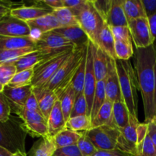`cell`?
<instances>
[{
    "label": "cell",
    "instance_id": "5",
    "mask_svg": "<svg viewBox=\"0 0 156 156\" xmlns=\"http://www.w3.org/2000/svg\"><path fill=\"white\" fill-rule=\"evenodd\" d=\"M71 10L76 16L79 25L86 34L89 41L96 47L99 34L106 21L94 7L93 1L87 0L85 4Z\"/></svg>",
    "mask_w": 156,
    "mask_h": 156
},
{
    "label": "cell",
    "instance_id": "34",
    "mask_svg": "<svg viewBox=\"0 0 156 156\" xmlns=\"http://www.w3.org/2000/svg\"><path fill=\"white\" fill-rule=\"evenodd\" d=\"M37 50L36 47L16 49V50H0V64L2 63H14L18 59L25 56L27 53Z\"/></svg>",
    "mask_w": 156,
    "mask_h": 156
},
{
    "label": "cell",
    "instance_id": "37",
    "mask_svg": "<svg viewBox=\"0 0 156 156\" xmlns=\"http://www.w3.org/2000/svg\"><path fill=\"white\" fill-rule=\"evenodd\" d=\"M34 77V69L18 72L8 85L10 87H24L31 85Z\"/></svg>",
    "mask_w": 156,
    "mask_h": 156
},
{
    "label": "cell",
    "instance_id": "16",
    "mask_svg": "<svg viewBox=\"0 0 156 156\" xmlns=\"http://www.w3.org/2000/svg\"><path fill=\"white\" fill-rule=\"evenodd\" d=\"M65 128H66V121L64 118L60 102L58 100L47 119V136L53 138Z\"/></svg>",
    "mask_w": 156,
    "mask_h": 156
},
{
    "label": "cell",
    "instance_id": "21",
    "mask_svg": "<svg viewBox=\"0 0 156 156\" xmlns=\"http://www.w3.org/2000/svg\"><path fill=\"white\" fill-rule=\"evenodd\" d=\"M124 0H111V6L106 19L107 24L110 27L128 26L124 10H123Z\"/></svg>",
    "mask_w": 156,
    "mask_h": 156
},
{
    "label": "cell",
    "instance_id": "13",
    "mask_svg": "<svg viewBox=\"0 0 156 156\" xmlns=\"http://www.w3.org/2000/svg\"><path fill=\"white\" fill-rule=\"evenodd\" d=\"M105 92L106 99L112 102L123 99L116 66V60L111 58H109L108 74L105 79Z\"/></svg>",
    "mask_w": 156,
    "mask_h": 156
},
{
    "label": "cell",
    "instance_id": "59",
    "mask_svg": "<svg viewBox=\"0 0 156 156\" xmlns=\"http://www.w3.org/2000/svg\"><path fill=\"white\" fill-rule=\"evenodd\" d=\"M4 15H2V14H0V19H1V18H2V17L4 16Z\"/></svg>",
    "mask_w": 156,
    "mask_h": 156
},
{
    "label": "cell",
    "instance_id": "39",
    "mask_svg": "<svg viewBox=\"0 0 156 156\" xmlns=\"http://www.w3.org/2000/svg\"><path fill=\"white\" fill-rule=\"evenodd\" d=\"M79 115L88 116V103H87L86 98H85V94H84V91L76 96L74 106H73V111H72L70 117H73Z\"/></svg>",
    "mask_w": 156,
    "mask_h": 156
},
{
    "label": "cell",
    "instance_id": "17",
    "mask_svg": "<svg viewBox=\"0 0 156 156\" xmlns=\"http://www.w3.org/2000/svg\"><path fill=\"white\" fill-rule=\"evenodd\" d=\"M53 10L41 6H19L11 9L10 15L27 22L52 13Z\"/></svg>",
    "mask_w": 156,
    "mask_h": 156
},
{
    "label": "cell",
    "instance_id": "18",
    "mask_svg": "<svg viewBox=\"0 0 156 156\" xmlns=\"http://www.w3.org/2000/svg\"><path fill=\"white\" fill-rule=\"evenodd\" d=\"M73 43L77 48H82L89 42L88 36L81 27H61L53 30Z\"/></svg>",
    "mask_w": 156,
    "mask_h": 156
},
{
    "label": "cell",
    "instance_id": "36",
    "mask_svg": "<svg viewBox=\"0 0 156 156\" xmlns=\"http://www.w3.org/2000/svg\"><path fill=\"white\" fill-rule=\"evenodd\" d=\"M133 42L115 41V53L117 59L120 60H129L134 55Z\"/></svg>",
    "mask_w": 156,
    "mask_h": 156
},
{
    "label": "cell",
    "instance_id": "23",
    "mask_svg": "<svg viewBox=\"0 0 156 156\" xmlns=\"http://www.w3.org/2000/svg\"><path fill=\"white\" fill-rule=\"evenodd\" d=\"M56 149L57 148L51 137H41L34 144L27 156H54Z\"/></svg>",
    "mask_w": 156,
    "mask_h": 156
},
{
    "label": "cell",
    "instance_id": "57",
    "mask_svg": "<svg viewBox=\"0 0 156 156\" xmlns=\"http://www.w3.org/2000/svg\"><path fill=\"white\" fill-rule=\"evenodd\" d=\"M4 87H5L4 85H2L1 83H0V93L3 91V90H4Z\"/></svg>",
    "mask_w": 156,
    "mask_h": 156
},
{
    "label": "cell",
    "instance_id": "45",
    "mask_svg": "<svg viewBox=\"0 0 156 156\" xmlns=\"http://www.w3.org/2000/svg\"><path fill=\"white\" fill-rule=\"evenodd\" d=\"M54 156H82L77 144L56 149Z\"/></svg>",
    "mask_w": 156,
    "mask_h": 156
},
{
    "label": "cell",
    "instance_id": "12",
    "mask_svg": "<svg viewBox=\"0 0 156 156\" xmlns=\"http://www.w3.org/2000/svg\"><path fill=\"white\" fill-rule=\"evenodd\" d=\"M32 31L27 22L9 14L0 19V36L31 37Z\"/></svg>",
    "mask_w": 156,
    "mask_h": 156
},
{
    "label": "cell",
    "instance_id": "38",
    "mask_svg": "<svg viewBox=\"0 0 156 156\" xmlns=\"http://www.w3.org/2000/svg\"><path fill=\"white\" fill-rule=\"evenodd\" d=\"M17 73V68L14 63L0 64V83L4 86L8 85Z\"/></svg>",
    "mask_w": 156,
    "mask_h": 156
},
{
    "label": "cell",
    "instance_id": "2",
    "mask_svg": "<svg viewBox=\"0 0 156 156\" xmlns=\"http://www.w3.org/2000/svg\"><path fill=\"white\" fill-rule=\"evenodd\" d=\"M116 66L123 101L129 110V114L138 117L137 88H139V87L134 68L129 59H117Z\"/></svg>",
    "mask_w": 156,
    "mask_h": 156
},
{
    "label": "cell",
    "instance_id": "44",
    "mask_svg": "<svg viewBox=\"0 0 156 156\" xmlns=\"http://www.w3.org/2000/svg\"><path fill=\"white\" fill-rule=\"evenodd\" d=\"M93 4L98 12L101 14V15L106 21L107 17L111 6V0H95L93 1Z\"/></svg>",
    "mask_w": 156,
    "mask_h": 156
},
{
    "label": "cell",
    "instance_id": "35",
    "mask_svg": "<svg viewBox=\"0 0 156 156\" xmlns=\"http://www.w3.org/2000/svg\"><path fill=\"white\" fill-rule=\"evenodd\" d=\"M86 53L82 59V62L79 65L73 82V86L75 90L76 96L84 91V84H85V70H86Z\"/></svg>",
    "mask_w": 156,
    "mask_h": 156
},
{
    "label": "cell",
    "instance_id": "33",
    "mask_svg": "<svg viewBox=\"0 0 156 156\" xmlns=\"http://www.w3.org/2000/svg\"><path fill=\"white\" fill-rule=\"evenodd\" d=\"M66 128L75 132H86L92 128L91 120L87 115L70 117L66 122Z\"/></svg>",
    "mask_w": 156,
    "mask_h": 156
},
{
    "label": "cell",
    "instance_id": "42",
    "mask_svg": "<svg viewBox=\"0 0 156 156\" xmlns=\"http://www.w3.org/2000/svg\"><path fill=\"white\" fill-rule=\"evenodd\" d=\"M110 27V26H109ZM115 41H123L127 42H133L132 37L128 26H118L110 27Z\"/></svg>",
    "mask_w": 156,
    "mask_h": 156
},
{
    "label": "cell",
    "instance_id": "27",
    "mask_svg": "<svg viewBox=\"0 0 156 156\" xmlns=\"http://www.w3.org/2000/svg\"><path fill=\"white\" fill-rule=\"evenodd\" d=\"M44 60V55L38 50H35L18 59L16 62H14V64L16 66L17 71L21 72L30 69H34L37 65Z\"/></svg>",
    "mask_w": 156,
    "mask_h": 156
},
{
    "label": "cell",
    "instance_id": "24",
    "mask_svg": "<svg viewBox=\"0 0 156 156\" xmlns=\"http://www.w3.org/2000/svg\"><path fill=\"white\" fill-rule=\"evenodd\" d=\"M113 105L114 102L106 99L97 115L91 120L92 128L101 126H114L113 123Z\"/></svg>",
    "mask_w": 156,
    "mask_h": 156
},
{
    "label": "cell",
    "instance_id": "31",
    "mask_svg": "<svg viewBox=\"0 0 156 156\" xmlns=\"http://www.w3.org/2000/svg\"><path fill=\"white\" fill-rule=\"evenodd\" d=\"M105 78L104 80L97 82L96 84L95 91H94V98H93L92 105H91V114L90 118L92 120L97 115L98 112L104 105L106 101V92H105Z\"/></svg>",
    "mask_w": 156,
    "mask_h": 156
},
{
    "label": "cell",
    "instance_id": "30",
    "mask_svg": "<svg viewBox=\"0 0 156 156\" xmlns=\"http://www.w3.org/2000/svg\"><path fill=\"white\" fill-rule=\"evenodd\" d=\"M76 92H75L74 88H73V84L59 98V101L60 102L61 108H62V111L63 113L64 118H65L66 122L70 118L73 106H74L75 101H76Z\"/></svg>",
    "mask_w": 156,
    "mask_h": 156
},
{
    "label": "cell",
    "instance_id": "28",
    "mask_svg": "<svg viewBox=\"0 0 156 156\" xmlns=\"http://www.w3.org/2000/svg\"><path fill=\"white\" fill-rule=\"evenodd\" d=\"M81 136H82V132H75V131L65 128L63 130L56 134L52 139H53L56 148L60 149V148L77 144Z\"/></svg>",
    "mask_w": 156,
    "mask_h": 156
},
{
    "label": "cell",
    "instance_id": "6",
    "mask_svg": "<svg viewBox=\"0 0 156 156\" xmlns=\"http://www.w3.org/2000/svg\"><path fill=\"white\" fill-rule=\"evenodd\" d=\"M74 50L63 52L37 65L34 69L31 83L33 88H45L61 66L71 56Z\"/></svg>",
    "mask_w": 156,
    "mask_h": 156
},
{
    "label": "cell",
    "instance_id": "9",
    "mask_svg": "<svg viewBox=\"0 0 156 156\" xmlns=\"http://www.w3.org/2000/svg\"><path fill=\"white\" fill-rule=\"evenodd\" d=\"M128 27L136 48H146L153 45L155 40L151 32L147 18L128 21Z\"/></svg>",
    "mask_w": 156,
    "mask_h": 156
},
{
    "label": "cell",
    "instance_id": "41",
    "mask_svg": "<svg viewBox=\"0 0 156 156\" xmlns=\"http://www.w3.org/2000/svg\"><path fill=\"white\" fill-rule=\"evenodd\" d=\"M137 155L136 156H155L156 149L152 139L150 138L148 133L147 136L141 143L136 146Z\"/></svg>",
    "mask_w": 156,
    "mask_h": 156
},
{
    "label": "cell",
    "instance_id": "14",
    "mask_svg": "<svg viewBox=\"0 0 156 156\" xmlns=\"http://www.w3.org/2000/svg\"><path fill=\"white\" fill-rule=\"evenodd\" d=\"M2 93L5 96L10 105L12 111L18 108H24L27 99L33 93V86L27 85L24 87H4Z\"/></svg>",
    "mask_w": 156,
    "mask_h": 156
},
{
    "label": "cell",
    "instance_id": "53",
    "mask_svg": "<svg viewBox=\"0 0 156 156\" xmlns=\"http://www.w3.org/2000/svg\"><path fill=\"white\" fill-rule=\"evenodd\" d=\"M148 20H149V27H150L151 32H152V34L153 36L154 40H155L154 45H156V14L152 15V16L149 17V18H148Z\"/></svg>",
    "mask_w": 156,
    "mask_h": 156
},
{
    "label": "cell",
    "instance_id": "7",
    "mask_svg": "<svg viewBox=\"0 0 156 156\" xmlns=\"http://www.w3.org/2000/svg\"><path fill=\"white\" fill-rule=\"evenodd\" d=\"M77 47L72 42L53 30L40 34L36 41L37 50L44 56V60Z\"/></svg>",
    "mask_w": 156,
    "mask_h": 156
},
{
    "label": "cell",
    "instance_id": "15",
    "mask_svg": "<svg viewBox=\"0 0 156 156\" xmlns=\"http://www.w3.org/2000/svg\"><path fill=\"white\" fill-rule=\"evenodd\" d=\"M34 94L39 105L40 111L45 119H48L55 104L58 101L56 94L47 88H33Z\"/></svg>",
    "mask_w": 156,
    "mask_h": 156
},
{
    "label": "cell",
    "instance_id": "20",
    "mask_svg": "<svg viewBox=\"0 0 156 156\" xmlns=\"http://www.w3.org/2000/svg\"><path fill=\"white\" fill-rule=\"evenodd\" d=\"M36 47V40L32 37L0 36V50Z\"/></svg>",
    "mask_w": 156,
    "mask_h": 156
},
{
    "label": "cell",
    "instance_id": "40",
    "mask_svg": "<svg viewBox=\"0 0 156 156\" xmlns=\"http://www.w3.org/2000/svg\"><path fill=\"white\" fill-rule=\"evenodd\" d=\"M77 146L82 156H93L98 151L86 136L85 132H82V136L78 141Z\"/></svg>",
    "mask_w": 156,
    "mask_h": 156
},
{
    "label": "cell",
    "instance_id": "32",
    "mask_svg": "<svg viewBox=\"0 0 156 156\" xmlns=\"http://www.w3.org/2000/svg\"><path fill=\"white\" fill-rule=\"evenodd\" d=\"M52 14L56 17L61 27H80L76 16L68 8L63 7L53 10Z\"/></svg>",
    "mask_w": 156,
    "mask_h": 156
},
{
    "label": "cell",
    "instance_id": "55",
    "mask_svg": "<svg viewBox=\"0 0 156 156\" xmlns=\"http://www.w3.org/2000/svg\"><path fill=\"white\" fill-rule=\"evenodd\" d=\"M12 153L5 148L0 146V156H12Z\"/></svg>",
    "mask_w": 156,
    "mask_h": 156
},
{
    "label": "cell",
    "instance_id": "43",
    "mask_svg": "<svg viewBox=\"0 0 156 156\" xmlns=\"http://www.w3.org/2000/svg\"><path fill=\"white\" fill-rule=\"evenodd\" d=\"M10 105L5 96L2 92L0 93V121L6 122L9 120L11 117Z\"/></svg>",
    "mask_w": 156,
    "mask_h": 156
},
{
    "label": "cell",
    "instance_id": "56",
    "mask_svg": "<svg viewBox=\"0 0 156 156\" xmlns=\"http://www.w3.org/2000/svg\"><path fill=\"white\" fill-rule=\"evenodd\" d=\"M12 156H27V155H24V154H23V153H21V152H15V153L12 154Z\"/></svg>",
    "mask_w": 156,
    "mask_h": 156
},
{
    "label": "cell",
    "instance_id": "46",
    "mask_svg": "<svg viewBox=\"0 0 156 156\" xmlns=\"http://www.w3.org/2000/svg\"><path fill=\"white\" fill-rule=\"evenodd\" d=\"M146 17L152 16L156 14V0H142Z\"/></svg>",
    "mask_w": 156,
    "mask_h": 156
},
{
    "label": "cell",
    "instance_id": "54",
    "mask_svg": "<svg viewBox=\"0 0 156 156\" xmlns=\"http://www.w3.org/2000/svg\"><path fill=\"white\" fill-rule=\"evenodd\" d=\"M11 9L9 8L6 7L5 5H2V1H0V14H2V15H6V14H9L10 12Z\"/></svg>",
    "mask_w": 156,
    "mask_h": 156
},
{
    "label": "cell",
    "instance_id": "60",
    "mask_svg": "<svg viewBox=\"0 0 156 156\" xmlns=\"http://www.w3.org/2000/svg\"><path fill=\"white\" fill-rule=\"evenodd\" d=\"M155 48H156V47H155Z\"/></svg>",
    "mask_w": 156,
    "mask_h": 156
},
{
    "label": "cell",
    "instance_id": "25",
    "mask_svg": "<svg viewBox=\"0 0 156 156\" xmlns=\"http://www.w3.org/2000/svg\"><path fill=\"white\" fill-rule=\"evenodd\" d=\"M129 111L123 99L114 102L113 105V123L119 129H123L129 123Z\"/></svg>",
    "mask_w": 156,
    "mask_h": 156
},
{
    "label": "cell",
    "instance_id": "58",
    "mask_svg": "<svg viewBox=\"0 0 156 156\" xmlns=\"http://www.w3.org/2000/svg\"><path fill=\"white\" fill-rule=\"evenodd\" d=\"M152 121H153L154 123H155V124H156V114H155V117H154V118H153V120H152Z\"/></svg>",
    "mask_w": 156,
    "mask_h": 156
},
{
    "label": "cell",
    "instance_id": "10",
    "mask_svg": "<svg viewBox=\"0 0 156 156\" xmlns=\"http://www.w3.org/2000/svg\"><path fill=\"white\" fill-rule=\"evenodd\" d=\"M140 123L138 117L129 114L128 124L123 129H120V135L117 140L116 149L133 156L137 155V127Z\"/></svg>",
    "mask_w": 156,
    "mask_h": 156
},
{
    "label": "cell",
    "instance_id": "22",
    "mask_svg": "<svg viewBox=\"0 0 156 156\" xmlns=\"http://www.w3.org/2000/svg\"><path fill=\"white\" fill-rule=\"evenodd\" d=\"M27 24L30 27V30H36L41 34L52 31L56 29L61 27L60 24L57 21L56 17L52 13L38 18L35 20L27 21Z\"/></svg>",
    "mask_w": 156,
    "mask_h": 156
},
{
    "label": "cell",
    "instance_id": "11",
    "mask_svg": "<svg viewBox=\"0 0 156 156\" xmlns=\"http://www.w3.org/2000/svg\"><path fill=\"white\" fill-rule=\"evenodd\" d=\"M94 49H95V46L91 41H89L87 45L86 70H85V84H84V94H85L87 103H88L89 117L91 114V105H92L93 98H94V91H95L96 84H97L94 69Z\"/></svg>",
    "mask_w": 156,
    "mask_h": 156
},
{
    "label": "cell",
    "instance_id": "51",
    "mask_svg": "<svg viewBox=\"0 0 156 156\" xmlns=\"http://www.w3.org/2000/svg\"><path fill=\"white\" fill-rule=\"evenodd\" d=\"M87 0H63L64 7L69 9H76L86 2Z\"/></svg>",
    "mask_w": 156,
    "mask_h": 156
},
{
    "label": "cell",
    "instance_id": "50",
    "mask_svg": "<svg viewBox=\"0 0 156 156\" xmlns=\"http://www.w3.org/2000/svg\"><path fill=\"white\" fill-rule=\"evenodd\" d=\"M42 3L46 6L50 8L52 10H56V9L64 7L63 0H45V1H43Z\"/></svg>",
    "mask_w": 156,
    "mask_h": 156
},
{
    "label": "cell",
    "instance_id": "48",
    "mask_svg": "<svg viewBox=\"0 0 156 156\" xmlns=\"http://www.w3.org/2000/svg\"><path fill=\"white\" fill-rule=\"evenodd\" d=\"M24 108L25 110H27V111L41 112L39 108V105H38V101L34 93H32L30 97H29V98L27 99Z\"/></svg>",
    "mask_w": 156,
    "mask_h": 156
},
{
    "label": "cell",
    "instance_id": "4",
    "mask_svg": "<svg viewBox=\"0 0 156 156\" xmlns=\"http://www.w3.org/2000/svg\"><path fill=\"white\" fill-rule=\"evenodd\" d=\"M27 133L19 117L11 116L6 122L0 121V146L12 154L20 152L27 155L25 139Z\"/></svg>",
    "mask_w": 156,
    "mask_h": 156
},
{
    "label": "cell",
    "instance_id": "47",
    "mask_svg": "<svg viewBox=\"0 0 156 156\" xmlns=\"http://www.w3.org/2000/svg\"><path fill=\"white\" fill-rule=\"evenodd\" d=\"M93 156H133V155L115 149L111 150H98Z\"/></svg>",
    "mask_w": 156,
    "mask_h": 156
},
{
    "label": "cell",
    "instance_id": "29",
    "mask_svg": "<svg viewBox=\"0 0 156 156\" xmlns=\"http://www.w3.org/2000/svg\"><path fill=\"white\" fill-rule=\"evenodd\" d=\"M123 10L127 21L141 18H147L142 0H124Z\"/></svg>",
    "mask_w": 156,
    "mask_h": 156
},
{
    "label": "cell",
    "instance_id": "1",
    "mask_svg": "<svg viewBox=\"0 0 156 156\" xmlns=\"http://www.w3.org/2000/svg\"><path fill=\"white\" fill-rule=\"evenodd\" d=\"M134 70L141 92L145 123L152 121L156 114V48H136L134 53Z\"/></svg>",
    "mask_w": 156,
    "mask_h": 156
},
{
    "label": "cell",
    "instance_id": "8",
    "mask_svg": "<svg viewBox=\"0 0 156 156\" xmlns=\"http://www.w3.org/2000/svg\"><path fill=\"white\" fill-rule=\"evenodd\" d=\"M98 150H111L117 147L120 131L114 126H101L85 132Z\"/></svg>",
    "mask_w": 156,
    "mask_h": 156
},
{
    "label": "cell",
    "instance_id": "26",
    "mask_svg": "<svg viewBox=\"0 0 156 156\" xmlns=\"http://www.w3.org/2000/svg\"><path fill=\"white\" fill-rule=\"evenodd\" d=\"M109 57L101 49L95 47L94 53V69L97 82L104 80L108 74Z\"/></svg>",
    "mask_w": 156,
    "mask_h": 156
},
{
    "label": "cell",
    "instance_id": "3",
    "mask_svg": "<svg viewBox=\"0 0 156 156\" xmlns=\"http://www.w3.org/2000/svg\"><path fill=\"white\" fill-rule=\"evenodd\" d=\"M87 45L82 48L74 50L71 56L61 66L45 87L56 94L58 100L62 93L73 84L76 71L86 53Z\"/></svg>",
    "mask_w": 156,
    "mask_h": 156
},
{
    "label": "cell",
    "instance_id": "52",
    "mask_svg": "<svg viewBox=\"0 0 156 156\" xmlns=\"http://www.w3.org/2000/svg\"><path fill=\"white\" fill-rule=\"evenodd\" d=\"M148 126H149L148 133L156 149V124L153 121H151L148 123Z\"/></svg>",
    "mask_w": 156,
    "mask_h": 156
},
{
    "label": "cell",
    "instance_id": "49",
    "mask_svg": "<svg viewBox=\"0 0 156 156\" xmlns=\"http://www.w3.org/2000/svg\"><path fill=\"white\" fill-rule=\"evenodd\" d=\"M148 129H149V126L148 123H140L139 126L137 127V144L136 146H138L140 143L144 140L146 136L148 134Z\"/></svg>",
    "mask_w": 156,
    "mask_h": 156
},
{
    "label": "cell",
    "instance_id": "61",
    "mask_svg": "<svg viewBox=\"0 0 156 156\" xmlns=\"http://www.w3.org/2000/svg\"><path fill=\"white\" fill-rule=\"evenodd\" d=\"M155 156H156V155H155Z\"/></svg>",
    "mask_w": 156,
    "mask_h": 156
},
{
    "label": "cell",
    "instance_id": "19",
    "mask_svg": "<svg viewBox=\"0 0 156 156\" xmlns=\"http://www.w3.org/2000/svg\"><path fill=\"white\" fill-rule=\"evenodd\" d=\"M96 47L101 49L111 59L117 60L115 53V40L111 32V27L107 23L99 34Z\"/></svg>",
    "mask_w": 156,
    "mask_h": 156
}]
</instances>
